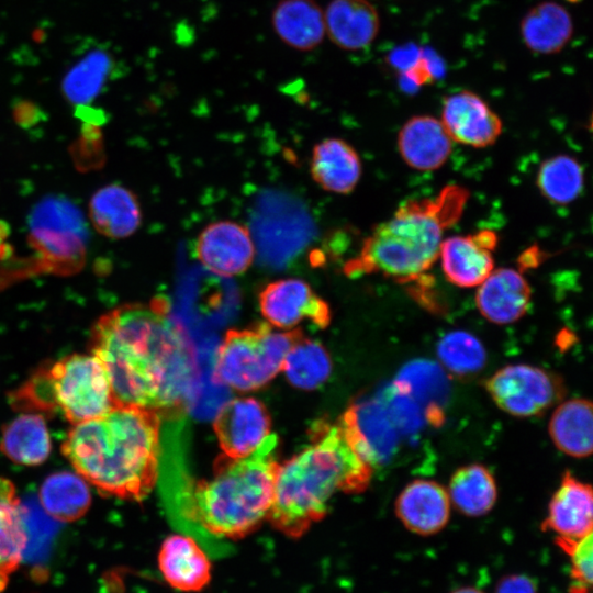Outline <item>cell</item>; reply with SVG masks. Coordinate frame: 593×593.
Listing matches in <instances>:
<instances>
[{
	"instance_id": "1f68e13d",
	"label": "cell",
	"mask_w": 593,
	"mask_h": 593,
	"mask_svg": "<svg viewBox=\"0 0 593 593\" xmlns=\"http://www.w3.org/2000/svg\"><path fill=\"white\" fill-rule=\"evenodd\" d=\"M112 68L111 58L94 52L80 60L66 76L65 96L72 102L85 103L98 94Z\"/></svg>"
},
{
	"instance_id": "f546056e",
	"label": "cell",
	"mask_w": 593,
	"mask_h": 593,
	"mask_svg": "<svg viewBox=\"0 0 593 593\" xmlns=\"http://www.w3.org/2000/svg\"><path fill=\"white\" fill-rule=\"evenodd\" d=\"M282 370L291 384L311 390L326 381L332 363L320 343L302 336L288 351Z\"/></svg>"
},
{
	"instance_id": "44dd1931",
	"label": "cell",
	"mask_w": 593,
	"mask_h": 593,
	"mask_svg": "<svg viewBox=\"0 0 593 593\" xmlns=\"http://www.w3.org/2000/svg\"><path fill=\"white\" fill-rule=\"evenodd\" d=\"M310 172L323 190L348 194L361 178L362 164L359 154L348 142L331 137L313 147Z\"/></svg>"
},
{
	"instance_id": "83f0119b",
	"label": "cell",
	"mask_w": 593,
	"mask_h": 593,
	"mask_svg": "<svg viewBox=\"0 0 593 593\" xmlns=\"http://www.w3.org/2000/svg\"><path fill=\"white\" fill-rule=\"evenodd\" d=\"M447 493L449 501L459 512L478 517L492 510L496 502L497 488L488 468L471 463L452 473Z\"/></svg>"
},
{
	"instance_id": "836d02e7",
	"label": "cell",
	"mask_w": 593,
	"mask_h": 593,
	"mask_svg": "<svg viewBox=\"0 0 593 593\" xmlns=\"http://www.w3.org/2000/svg\"><path fill=\"white\" fill-rule=\"evenodd\" d=\"M495 593H536V584L526 575H508L500 581Z\"/></svg>"
},
{
	"instance_id": "4dcf8cb0",
	"label": "cell",
	"mask_w": 593,
	"mask_h": 593,
	"mask_svg": "<svg viewBox=\"0 0 593 593\" xmlns=\"http://www.w3.org/2000/svg\"><path fill=\"white\" fill-rule=\"evenodd\" d=\"M436 349L444 368L460 377L479 372L486 361L482 343L465 331L446 334L438 342Z\"/></svg>"
},
{
	"instance_id": "ffe728a7",
	"label": "cell",
	"mask_w": 593,
	"mask_h": 593,
	"mask_svg": "<svg viewBox=\"0 0 593 593\" xmlns=\"http://www.w3.org/2000/svg\"><path fill=\"white\" fill-rule=\"evenodd\" d=\"M88 213L94 230L111 239L130 237L138 230L143 220L136 194L118 183L98 189L91 195Z\"/></svg>"
},
{
	"instance_id": "603a6c76",
	"label": "cell",
	"mask_w": 593,
	"mask_h": 593,
	"mask_svg": "<svg viewBox=\"0 0 593 593\" xmlns=\"http://www.w3.org/2000/svg\"><path fill=\"white\" fill-rule=\"evenodd\" d=\"M573 22L568 10L555 1H542L530 8L521 21L524 44L534 53L560 52L571 40Z\"/></svg>"
},
{
	"instance_id": "cb8c5ba5",
	"label": "cell",
	"mask_w": 593,
	"mask_h": 593,
	"mask_svg": "<svg viewBox=\"0 0 593 593\" xmlns=\"http://www.w3.org/2000/svg\"><path fill=\"white\" fill-rule=\"evenodd\" d=\"M555 446L573 458L589 457L593 448L592 404L570 399L556 407L548 426Z\"/></svg>"
},
{
	"instance_id": "6da1fadb",
	"label": "cell",
	"mask_w": 593,
	"mask_h": 593,
	"mask_svg": "<svg viewBox=\"0 0 593 593\" xmlns=\"http://www.w3.org/2000/svg\"><path fill=\"white\" fill-rule=\"evenodd\" d=\"M90 347L108 376L115 404L158 414L180 406L193 360L163 303H127L103 314L92 327Z\"/></svg>"
},
{
	"instance_id": "2e32d148",
	"label": "cell",
	"mask_w": 593,
	"mask_h": 593,
	"mask_svg": "<svg viewBox=\"0 0 593 593\" xmlns=\"http://www.w3.org/2000/svg\"><path fill=\"white\" fill-rule=\"evenodd\" d=\"M450 513L447 490L439 483L417 479L410 482L395 501V514L411 532L427 536L443 529Z\"/></svg>"
},
{
	"instance_id": "8fae6325",
	"label": "cell",
	"mask_w": 593,
	"mask_h": 593,
	"mask_svg": "<svg viewBox=\"0 0 593 593\" xmlns=\"http://www.w3.org/2000/svg\"><path fill=\"white\" fill-rule=\"evenodd\" d=\"M440 122L454 142L474 148L495 144L503 131L500 116L480 96L469 90L446 96Z\"/></svg>"
},
{
	"instance_id": "7402d4cb",
	"label": "cell",
	"mask_w": 593,
	"mask_h": 593,
	"mask_svg": "<svg viewBox=\"0 0 593 593\" xmlns=\"http://www.w3.org/2000/svg\"><path fill=\"white\" fill-rule=\"evenodd\" d=\"M270 21L279 40L300 52L315 49L326 36L324 10L315 0H280Z\"/></svg>"
},
{
	"instance_id": "d6a6232c",
	"label": "cell",
	"mask_w": 593,
	"mask_h": 593,
	"mask_svg": "<svg viewBox=\"0 0 593 593\" xmlns=\"http://www.w3.org/2000/svg\"><path fill=\"white\" fill-rule=\"evenodd\" d=\"M592 533L577 540L557 538V544L570 556L573 585L571 593H590L592 584Z\"/></svg>"
},
{
	"instance_id": "e575fe53",
	"label": "cell",
	"mask_w": 593,
	"mask_h": 593,
	"mask_svg": "<svg viewBox=\"0 0 593 593\" xmlns=\"http://www.w3.org/2000/svg\"><path fill=\"white\" fill-rule=\"evenodd\" d=\"M452 593H483L478 589L474 588H462L454 591Z\"/></svg>"
},
{
	"instance_id": "d4e9b609",
	"label": "cell",
	"mask_w": 593,
	"mask_h": 593,
	"mask_svg": "<svg viewBox=\"0 0 593 593\" xmlns=\"http://www.w3.org/2000/svg\"><path fill=\"white\" fill-rule=\"evenodd\" d=\"M0 450L22 466H38L49 456L52 441L42 414L23 413L8 423L0 438Z\"/></svg>"
},
{
	"instance_id": "ba28073f",
	"label": "cell",
	"mask_w": 593,
	"mask_h": 593,
	"mask_svg": "<svg viewBox=\"0 0 593 593\" xmlns=\"http://www.w3.org/2000/svg\"><path fill=\"white\" fill-rule=\"evenodd\" d=\"M493 402L505 413L529 417L562 399L563 385L553 373L530 365H507L484 383Z\"/></svg>"
},
{
	"instance_id": "3957f363",
	"label": "cell",
	"mask_w": 593,
	"mask_h": 593,
	"mask_svg": "<svg viewBox=\"0 0 593 593\" xmlns=\"http://www.w3.org/2000/svg\"><path fill=\"white\" fill-rule=\"evenodd\" d=\"M372 469L339 423L321 426L307 447L279 465L267 518L298 538L324 517L336 493L362 492Z\"/></svg>"
},
{
	"instance_id": "5b68a950",
	"label": "cell",
	"mask_w": 593,
	"mask_h": 593,
	"mask_svg": "<svg viewBox=\"0 0 593 593\" xmlns=\"http://www.w3.org/2000/svg\"><path fill=\"white\" fill-rule=\"evenodd\" d=\"M277 450V435L269 434L248 456L219 459L212 478L190 493L186 507L190 519L214 536L233 539L256 529L272 503Z\"/></svg>"
},
{
	"instance_id": "5bb4252c",
	"label": "cell",
	"mask_w": 593,
	"mask_h": 593,
	"mask_svg": "<svg viewBox=\"0 0 593 593\" xmlns=\"http://www.w3.org/2000/svg\"><path fill=\"white\" fill-rule=\"evenodd\" d=\"M532 302V288L524 275L513 268H497L477 287L475 304L480 314L496 325L523 317Z\"/></svg>"
},
{
	"instance_id": "30bf717a",
	"label": "cell",
	"mask_w": 593,
	"mask_h": 593,
	"mask_svg": "<svg viewBox=\"0 0 593 593\" xmlns=\"http://www.w3.org/2000/svg\"><path fill=\"white\" fill-rule=\"evenodd\" d=\"M194 249L199 262L221 277L244 273L255 257V245L249 230L230 220L206 225L200 232Z\"/></svg>"
},
{
	"instance_id": "4fadbf2b",
	"label": "cell",
	"mask_w": 593,
	"mask_h": 593,
	"mask_svg": "<svg viewBox=\"0 0 593 593\" xmlns=\"http://www.w3.org/2000/svg\"><path fill=\"white\" fill-rule=\"evenodd\" d=\"M214 432L224 456L246 457L270 434V417L261 402L251 398L234 399L217 412Z\"/></svg>"
},
{
	"instance_id": "484cf974",
	"label": "cell",
	"mask_w": 593,
	"mask_h": 593,
	"mask_svg": "<svg viewBox=\"0 0 593 593\" xmlns=\"http://www.w3.org/2000/svg\"><path fill=\"white\" fill-rule=\"evenodd\" d=\"M27 545V533L13 483L0 478V592L19 568Z\"/></svg>"
},
{
	"instance_id": "ac0fdd59",
	"label": "cell",
	"mask_w": 593,
	"mask_h": 593,
	"mask_svg": "<svg viewBox=\"0 0 593 593\" xmlns=\"http://www.w3.org/2000/svg\"><path fill=\"white\" fill-rule=\"evenodd\" d=\"M325 31L344 51H360L378 36L380 16L368 0H332L324 9Z\"/></svg>"
},
{
	"instance_id": "7a4b0ae2",
	"label": "cell",
	"mask_w": 593,
	"mask_h": 593,
	"mask_svg": "<svg viewBox=\"0 0 593 593\" xmlns=\"http://www.w3.org/2000/svg\"><path fill=\"white\" fill-rule=\"evenodd\" d=\"M61 451L76 472L100 492L122 500H143L158 478L159 414L114 404L104 414L72 425Z\"/></svg>"
},
{
	"instance_id": "d6986e66",
	"label": "cell",
	"mask_w": 593,
	"mask_h": 593,
	"mask_svg": "<svg viewBox=\"0 0 593 593\" xmlns=\"http://www.w3.org/2000/svg\"><path fill=\"white\" fill-rule=\"evenodd\" d=\"M158 567L166 582L182 592H198L211 580V562L189 536H168L159 549Z\"/></svg>"
},
{
	"instance_id": "f1b7e54d",
	"label": "cell",
	"mask_w": 593,
	"mask_h": 593,
	"mask_svg": "<svg viewBox=\"0 0 593 593\" xmlns=\"http://www.w3.org/2000/svg\"><path fill=\"white\" fill-rule=\"evenodd\" d=\"M536 184L541 195L557 205L575 201L583 191L584 174L572 156L559 154L545 159L537 171Z\"/></svg>"
},
{
	"instance_id": "7c38bea8",
	"label": "cell",
	"mask_w": 593,
	"mask_h": 593,
	"mask_svg": "<svg viewBox=\"0 0 593 593\" xmlns=\"http://www.w3.org/2000/svg\"><path fill=\"white\" fill-rule=\"evenodd\" d=\"M499 237L492 230L443 239L439 257L446 279L459 288H475L494 269L493 251Z\"/></svg>"
},
{
	"instance_id": "e0dca14e",
	"label": "cell",
	"mask_w": 593,
	"mask_h": 593,
	"mask_svg": "<svg viewBox=\"0 0 593 593\" xmlns=\"http://www.w3.org/2000/svg\"><path fill=\"white\" fill-rule=\"evenodd\" d=\"M593 499L591 485L567 471L552 495L542 529L558 538L577 540L592 533Z\"/></svg>"
},
{
	"instance_id": "4316f807",
	"label": "cell",
	"mask_w": 593,
	"mask_h": 593,
	"mask_svg": "<svg viewBox=\"0 0 593 593\" xmlns=\"http://www.w3.org/2000/svg\"><path fill=\"white\" fill-rule=\"evenodd\" d=\"M40 502L44 511L58 522L81 518L90 507L91 494L87 482L69 471L47 477L40 488Z\"/></svg>"
},
{
	"instance_id": "8992f818",
	"label": "cell",
	"mask_w": 593,
	"mask_h": 593,
	"mask_svg": "<svg viewBox=\"0 0 593 593\" xmlns=\"http://www.w3.org/2000/svg\"><path fill=\"white\" fill-rule=\"evenodd\" d=\"M27 409L58 411L72 425L98 417L115 403L96 356L72 354L37 371L16 393Z\"/></svg>"
},
{
	"instance_id": "9a60e30c",
	"label": "cell",
	"mask_w": 593,
	"mask_h": 593,
	"mask_svg": "<svg viewBox=\"0 0 593 593\" xmlns=\"http://www.w3.org/2000/svg\"><path fill=\"white\" fill-rule=\"evenodd\" d=\"M396 144L404 163L419 171L443 167L454 148L440 120L427 114L410 118L400 128Z\"/></svg>"
},
{
	"instance_id": "52a82bcc",
	"label": "cell",
	"mask_w": 593,
	"mask_h": 593,
	"mask_svg": "<svg viewBox=\"0 0 593 593\" xmlns=\"http://www.w3.org/2000/svg\"><path fill=\"white\" fill-rule=\"evenodd\" d=\"M302 336L301 329L283 331L268 323L231 329L215 356V378L238 391L259 389L282 370L288 351Z\"/></svg>"
},
{
	"instance_id": "277c9868",
	"label": "cell",
	"mask_w": 593,
	"mask_h": 593,
	"mask_svg": "<svg viewBox=\"0 0 593 593\" xmlns=\"http://www.w3.org/2000/svg\"><path fill=\"white\" fill-rule=\"evenodd\" d=\"M468 199L466 188L449 184L434 198L401 203L365 238L345 273H380L401 283L417 280L438 260L444 233L459 221Z\"/></svg>"
},
{
	"instance_id": "9c48e42d",
	"label": "cell",
	"mask_w": 593,
	"mask_h": 593,
	"mask_svg": "<svg viewBox=\"0 0 593 593\" xmlns=\"http://www.w3.org/2000/svg\"><path fill=\"white\" fill-rule=\"evenodd\" d=\"M258 303L266 323L278 329H295L304 321L323 329L332 318L328 303L307 282L296 278L267 283L259 292Z\"/></svg>"
}]
</instances>
